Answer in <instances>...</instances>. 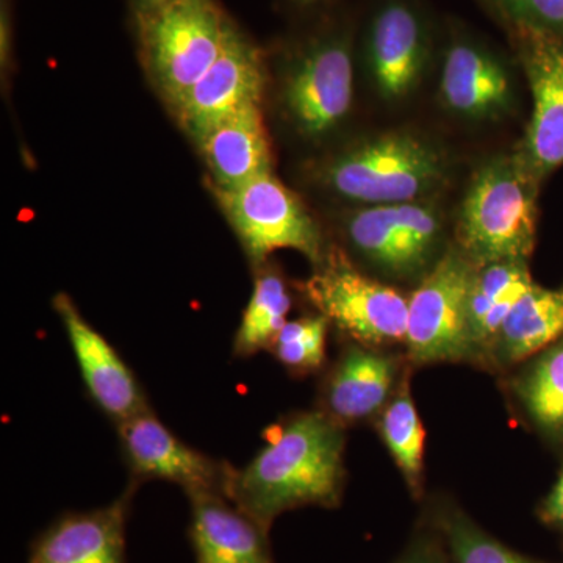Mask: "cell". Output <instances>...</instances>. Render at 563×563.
I'll use <instances>...</instances> for the list:
<instances>
[{
	"mask_svg": "<svg viewBox=\"0 0 563 563\" xmlns=\"http://www.w3.org/2000/svg\"><path fill=\"white\" fill-rule=\"evenodd\" d=\"M266 444L232 468L225 498L269 532L274 520L302 506L333 507L344 483L342 424L324 412L299 413L266 431Z\"/></svg>",
	"mask_w": 563,
	"mask_h": 563,
	"instance_id": "6da1fadb",
	"label": "cell"
},
{
	"mask_svg": "<svg viewBox=\"0 0 563 563\" xmlns=\"http://www.w3.org/2000/svg\"><path fill=\"white\" fill-rule=\"evenodd\" d=\"M450 163L431 141L410 132L369 136L333 155L322 184L347 201L369 206L418 202L446 184Z\"/></svg>",
	"mask_w": 563,
	"mask_h": 563,
	"instance_id": "7a4b0ae2",
	"label": "cell"
},
{
	"mask_svg": "<svg viewBox=\"0 0 563 563\" xmlns=\"http://www.w3.org/2000/svg\"><path fill=\"white\" fill-rule=\"evenodd\" d=\"M537 184L518 155H501L474 173L459 217V242L476 265L526 261L536 244Z\"/></svg>",
	"mask_w": 563,
	"mask_h": 563,
	"instance_id": "3957f363",
	"label": "cell"
},
{
	"mask_svg": "<svg viewBox=\"0 0 563 563\" xmlns=\"http://www.w3.org/2000/svg\"><path fill=\"white\" fill-rule=\"evenodd\" d=\"M139 16L147 68L176 109L220 58L232 24L213 0H173Z\"/></svg>",
	"mask_w": 563,
	"mask_h": 563,
	"instance_id": "277c9868",
	"label": "cell"
},
{
	"mask_svg": "<svg viewBox=\"0 0 563 563\" xmlns=\"http://www.w3.org/2000/svg\"><path fill=\"white\" fill-rule=\"evenodd\" d=\"M301 290L322 317L355 342L380 346L406 340L409 301L358 272L343 251H329Z\"/></svg>",
	"mask_w": 563,
	"mask_h": 563,
	"instance_id": "5b68a950",
	"label": "cell"
},
{
	"mask_svg": "<svg viewBox=\"0 0 563 563\" xmlns=\"http://www.w3.org/2000/svg\"><path fill=\"white\" fill-rule=\"evenodd\" d=\"M218 198L252 262L263 263L280 250L301 252L317 266L324 261L317 222L301 199L272 173L233 190H218Z\"/></svg>",
	"mask_w": 563,
	"mask_h": 563,
	"instance_id": "8992f818",
	"label": "cell"
},
{
	"mask_svg": "<svg viewBox=\"0 0 563 563\" xmlns=\"http://www.w3.org/2000/svg\"><path fill=\"white\" fill-rule=\"evenodd\" d=\"M476 263L462 250L435 262L409 299L406 342L418 363L457 361L472 351L468 295Z\"/></svg>",
	"mask_w": 563,
	"mask_h": 563,
	"instance_id": "52a82bcc",
	"label": "cell"
},
{
	"mask_svg": "<svg viewBox=\"0 0 563 563\" xmlns=\"http://www.w3.org/2000/svg\"><path fill=\"white\" fill-rule=\"evenodd\" d=\"M350 243L366 261L395 276H413L439 257L443 221L431 202L369 206L346 221Z\"/></svg>",
	"mask_w": 563,
	"mask_h": 563,
	"instance_id": "ba28073f",
	"label": "cell"
},
{
	"mask_svg": "<svg viewBox=\"0 0 563 563\" xmlns=\"http://www.w3.org/2000/svg\"><path fill=\"white\" fill-rule=\"evenodd\" d=\"M118 435L133 483L168 481L180 485L187 496L192 493L225 496L233 466L188 446L152 409L120 422Z\"/></svg>",
	"mask_w": 563,
	"mask_h": 563,
	"instance_id": "9c48e42d",
	"label": "cell"
},
{
	"mask_svg": "<svg viewBox=\"0 0 563 563\" xmlns=\"http://www.w3.org/2000/svg\"><path fill=\"white\" fill-rule=\"evenodd\" d=\"M532 117L518 158L537 180L563 166V44L553 33L518 25Z\"/></svg>",
	"mask_w": 563,
	"mask_h": 563,
	"instance_id": "30bf717a",
	"label": "cell"
},
{
	"mask_svg": "<svg viewBox=\"0 0 563 563\" xmlns=\"http://www.w3.org/2000/svg\"><path fill=\"white\" fill-rule=\"evenodd\" d=\"M354 98L351 47L344 38H325L303 51L288 70L284 106L306 136L325 135L350 113Z\"/></svg>",
	"mask_w": 563,
	"mask_h": 563,
	"instance_id": "8fae6325",
	"label": "cell"
},
{
	"mask_svg": "<svg viewBox=\"0 0 563 563\" xmlns=\"http://www.w3.org/2000/svg\"><path fill=\"white\" fill-rule=\"evenodd\" d=\"M265 81L261 52L232 27L220 58L174 110L181 128L198 141L232 114L261 103Z\"/></svg>",
	"mask_w": 563,
	"mask_h": 563,
	"instance_id": "7c38bea8",
	"label": "cell"
},
{
	"mask_svg": "<svg viewBox=\"0 0 563 563\" xmlns=\"http://www.w3.org/2000/svg\"><path fill=\"white\" fill-rule=\"evenodd\" d=\"M54 309L68 335L85 388L101 412L118 426L150 410L135 374L109 340L85 320L73 299L60 292L54 298Z\"/></svg>",
	"mask_w": 563,
	"mask_h": 563,
	"instance_id": "4fadbf2b",
	"label": "cell"
},
{
	"mask_svg": "<svg viewBox=\"0 0 563 563\" xmlns=\"http://www.w3.org/2000/svg\"><path fill=\"white\" fill-rule=\"evenodd\" d=\"M136 485L109 506L55 520L33 542L27 563H128L125 526Z\"/></svg>",
	"mask_w": 563,
	"mask_h": 563,
	"instance_id": "5bb4252c",
	"label": "cell"
},
{
	"mask_svg": "<svg viewBox=\"0 0 563 563\" xmlns=\"http://www.w3.org/2000/svg\"><path fill=\"white\" fill-rule=\"evenodd\" d=\"M428 60V41L418 14L402 2H390L374 18L368 63L377 91L401 101L420 84Z\"/></svg>",
	"mask_w": 563,
	"mask_h": 563,
	"instance_id": "9a60e30c",
	"label": "cell"
},
{
	"mask_svg": "<svg viewBox=\"0 0 563 563\" xmlns=\"http://www.w3.org/2000/svg\"><path fill=\"white\" fill-rule=\"evenodd\" d=\"M188 536L196 563H274L268 531L221 493H192Z\"/></svg>",
	"mask_w": 563,
	"mask_h": 563,
	"instance_id": "2e32d148",
	"label": "cell"
},
{
	"mask_svg": "<svg viewBox=\"0 0 563 563\" xmlns=\"http://www.w3.org/2000/svg\"><path fill=\"white\" fill-rule=\"evenodd\" d=\"M444 106L468 120H495L510 110L512 81L490 52L457 43L444 57L440 76Z\"/></svg>",
	"mask_w": 563,
	"mask_h": 563,
	"instance_id": "e0dca14e",
	"label": "cell"
},
{
	"mask_svg": "<svg viewBox=\"0 0 563 563\" xmlns=\"http://www.w3.org/2000/svg\"><path fill=\"white\" fill-rule=\"evenodd\" d=\"M196 143L218 190H233L272 173V150L261 103L232 114Z\"/></svg>",
	"mask_w": 563,
	"mask_h": 563,
	"instance_id": "ac0fdd59",
	"label": "cell"
},
{
	"mask_svg": "<svg viewBox=\"0 0 563 563\" xmlns=\"http://www.w3.org/2000/svg\"><path fill=\"white\" fill-rule=\"evenodd\" d=\"M395 366L377 352L351 347L333 366L324 388L325 415L343 424L376 413L391 390Z\"/></svg>",
	"mask_w": 563,
	"mask_h": 563,
	"instance_id": "d6986e66",
	"label": "cell"
},
{
	"mask_svg": "<svg viewBox=\"0 0 563 563\" xmlns=\"http://www.w3.org/2000/svg\"><path fill=\"white\" fill-rule=\"evenodd\" d=\"M533 285L526 261L476 265L468 295L470 339L474 346L498 339L515 303Z\"/></svg>",
	"mask_w": 563,
	"mask_h": 563,
	"instance_id": "ffe728a7",
	"label": "cell"
},
{
	"mask_svg": "<svg viewBox=\"0 0 563 563\" xmlns=\"http://www.w3.org/2000/svg\"><path fill=\"white\" fill-rule=\"evenodd\" d=\"M559 339H563V290L533 284L515 303L496 342L504 361L518 362Z\"/></svg>",
	"mask_w": 563,
	"mask_h": 563,
	"instance_id": "44dd1931",
	"label": "cell"
},
{
	"mask_svg": "<svg viewBox=\"0 0 563 563\" xmlns=\"http://www.w3.org/2000/svg\"><path fill=\"white\" fill-rule=\"evenodd\" d=\"M290 309L291 296L279 274L269 269L258 274L233 340V355L246 358L272 350L274 340L287 324Z\"/></svg>",
	"mask_w": 563,
	"mask_h": 563,
	"instance_id": "7402d4cb",
	"label": "cell"
},
{
	"mask_svg": "<svg viewBox=\"0 0 563 563\" xmlns=\"http://www.w3.org/2000/svg\"><path fill=\"white\" fill-rule=\"evenodd\" d=\"M533 420L563 431V339L544 352L518 387Z\"/></svg>",
	"mask_w": 563,
	"mask_h": 563,
	"instance_id": "603a6c76",
	"label": "cell"
},
{
	"mask_svg": "<svg viewBox=\"0 0 563 563\" xmlns=\"http://www.w3.org/2000/svg\"><path fill=\"white\" fill-rule=\"evenodd\" d=\"M383 435L388 450L398 463L410 487H420L422 457H424V429L410 391L404 390L385 410Z\"/></svg>",
	"mask_w": 563,
	"mask_h": 563,
	"instance_id": "cb8c5ba5",
	"label": "cell"
},
{
	"mask_svg": "<svg viewBox=\"0 0 563 563\" xmlns=\"http://www.w3.org/2000/svg\"><path fill=\"white\" fill-rule=\"evenodd\" d=\"M329 324L321 313L287 321L269 351L292 373L317 372L324 363Z\"/></svg>",
	"mask_w": 563,
	"mask_h": 563,
	"instance_id": "d4e9b609",
	"label": "cell"
},
{
	"mask_svg": "<svg viewBox=\"0 0 563 563\" xmlns=\"http://www.w3.org/2000/svg\"><path fill=\"white\" fill-rule=\"evenodd\" d=\"M443 529L455 563H537L496 542L465 515H446Z\"/></svg>",
	"mask_w": 563,
	"mask_h": 563,
	"instance_id": "484cf974",
	"label": "cell"
},
{
	"mask_svg": "<svg viewBox=\"0 0 563 563\" xmlns=\"http://www.w3.org/2000/svg\"><path fill=\"white\" fill-rule=\"evenodd\" d=\"M518 25L563 36V0H495Z\"/></svg>",
	"mask_w": 563,
	"mask_h": 563,
	"instance_id": "4316f807",
	"label": "cell"
},
{
	"mask_svg": "<svg viewBox=\"0 0 563 563\" xmlns=\"http://www.w3.org/2000/svg\"><path fill=\"white\" fill-rule=\"evenodd\" d=\"M542 518L548 525L563 526V468L553 492L543 503Z\"/></svg>",
	"mask_w": 563,
	"mask_h": 563,
	"instance_id": "83f0119b",
	"label": "cell"
},
{
	"mask_svg": "<svg viewBox=\"0 0 563 563\" xmlns=\"http://www.w3.org/2000/svg\"><path fill=\"white\" fill-rule=\"evenodd\" d=\"M402 563H444V561L431 550H418L410 554L409 558H406V561Z\"/></svg>",
	"mask_w": 563,
	"mask_h": 563,
	"instance_id": "f1b7e54d",
	"label": "cell"
},
{
	"mask_svg": "<svg viewBox=\"0 0 563 563\" xmlns=\"http://www.w3.org/2000/svg\"><path fill=\"white\" fill-rule=\"evenodd\" d=\"M169 2H173V0H133L139 14L147 13V11L155 9H161V7L166 5V3Z\"/></svg>",
	"mask_w": 563,
	"mask_h": 563,
	"instance_id": "f546056e",
	"label": "cell"
},
{
	"mask_svg": "<svg viewBox=\"0 0 563 563\" xmlns=\"http://www.w3.org/2000/svg\"><path fill=\"white\" fill-rule=\"evenodd\" d=\"M299 2H302V3H312V2H317V0H299Z\"/></svg>",
	"mask_w": 563,
	"mask_h": 563,
	"instance_id": "4dcf8cb0",
	"label": "cell"
}]
</instances>
